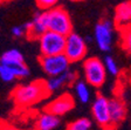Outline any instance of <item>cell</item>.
Instances as JSON below:
<instances>
[{
  "label": "cell",
  "mask_w": 131,
  "mask_h": 130,
  "mask_svg": "<svg viewBox=\"0 0 131 130\" xmlns=\"http://www.w3.org/2000/svg\"><path fill=\"white\" fill-rule=\"evenodd\" d=\"M49 94L50 93L47 89L46 81L35 80L15 87L12 92V100L16 108L26 109L48 97Z\"/></svg>",
  "instance_id": "obj_1"
},
{
  "label": "cell",
  "mask_w": 131,
  "mask_h": 130,
  "mask_svg": "<svg viewBox=\"0 0 131 130\" xmlns=\"http://www.w3.org/2000/svg\"><path fill=\"white\" fill-rule=\"evenodd\" d=\"M83 75H84L85 82L94 88H100L104 84L106 79V69L104 63L98 57L91 56L87 57L83 61Z\"/></svg>",
  "instance_id": "obj_2"
},
{
  "label": "cell",
  "mask_w": 131,
  "mask_h": 130,
  "mask_svg": "<svg viewBox=\"0 0 131 130\" xmlns=\"http://www.w3.org/2000/svg\"><path fill=\"white\" fill-rule=\"evenodd\" d=\"M38 41L41 56H53V55L64 54L67 36L48 31L43 35H41Z\"/></svg>",
  "instance_id": "obj_3"
},
{
  "label": "cell",
  "mask_w": 131,
  "mask_h": 130,
  "mask_svg": "<svg viewBox=\"0 0 131 130\" xmlns=\"http://www.w3.org/2000/svg\"><path fill=\"white\" fill-rule=\"evenodd\" d=\"M47 13H48L49 31L59 33L64 36H68L73 33V22L70 15L62 6H56Z\"/></svg>",
  "instance_id": "obj_4"
},
{
  "label": "cell",
  "mask_w": 131,
  "mask_h": 130,
  "mask_svg": "<svg viewBox=\"0 0 131 130\" xmlns=\"http://www.w3.org/2000/svg\"><path fill=\"white\" fill-rule=\"evenodd\" d=\"M39 62L42 71L46 73L48 77L60 76L70 69V61L67 59L64 54L53 55V56H41L39 57Z\"/></svg>",
  "instance_id": "obj_5"
},
{
  "label": "cell",
  "mask_w": 131,
  "mask_h": 130,
  "mask_svg": "<svg viewBox=\"0 0 131 130\" xmlns=\"http://www.w3.org/2000/svg\"><path fill=\"white\" fill-rule=\"evenodd\" d=\"M0 63L8 66L14 72L16 79H25L29 75V68L25 63L22 53L19 49H8L0 56Z\"/></svg>",
  "instance_id": "obj_6"
},
{
  "label": "cell",
  "mask_w": 131,
  "mask_h": 130,
  "mask_svg": "<svg viewBox=\"0 0 131 130\" xmlns=\"http://www.w3.org/2000/svg\"><path fill=\"white\" fill-rule=\"evenodd\" d=\"M87 52H88V46L84 38H82L80 34H77L75 32H73L71 34H69L67 36L64 55L70 61V63L82 61L87 55Z\"/></svg>",
  "instance_id": "obj_7"
},
{
  "label": "cell",
  "mask_w": 131,
  "mask_h": 130,
  "mask_svg": "<svg viewBox=\"0 0 131 130\" xmlns=\"http://www.w3.org/2000/svg\"><path fill=\"white\" fill-rule=\"evenodd\" d=\"M94 39L97 47L102 52H110L114 41V24L109 19L98 21L94 29Z\"/></svg>",
  "instance_id": "obj_8"
},
{
  "label": "cell",
  "mask_w": 131,
  "mask_h": 130,
  "mask_svg": "<svg viewBox=\"0 0 131 130\" xmlns=\"http://www.w3.org/2000/svg\"><path fill=\"white\" fill-rule=\"evenodd\" d=\"M91 114L98 127L103 129L112 128L109 110V98H106L102 94H97L94 98L91 104Z\"/></svg>",
  "instance_id": "obj_9"
},
{
  "label": "cell",
  "mask_w": 131,
  "mask_h": 130,
  "mask_svg": "<svg viewBox=\"0 0 131 130\" xmlns=\"http://www.w3.org/2000/svg\"><path fill=\"white\" fill-rule=\"evenodd\" d=\"M74 108H75L74 96L69 93H63V94L59 95L57 97H55L53 101H50L48 104H46L45 111L55 115L57 117H61L63 115L68 114Z\"/></svg>",
  "instance_id": "obj_10"
},
{
  "label": "cell",
  "mask_w": 131,
  "mask_h": 130,
  "mask_svg": "<svg viewBox=\"0 0 131 130\" xmlns=\"http://www.w3.org/2000/svg\"><path fill=\"white\" fill-rule=\"evenodd\" d=\"M24 27L27 31V36L32 40L40 38L46 32H48V13L39 11L30 21L25 22Z\"/></svg>",
  "instance_id": "obj_11"
},
{
  "label": "cell",
  "mask_w": 131,
  "mask_h": 130,
  "mask_svg": "<svg viewBox=\"0 0 131 130\" xmlns=\"http://www.w3.org/2000/svg\"><path fill=\"white\" fill-rule=\"evenodd\" d=\"M77 73L75 71L69 69L68 72H66L64 74L60 76H55V77H48V80H46V87L48 92L52 94L54 92L62 89L63 87L68 86L70 83H75L77 81Z\"/></svg>",
  "instance_id": "obj_12"
},
{
  "label": "cell",
  "mask_w": 131,
  "mask_h": 130,
  "mask_svg": "<svg viewBox=\"0 0 131 130\" xmlns=\"http://www.w3.org/2000/svg\"><path fill=\"white\" fill-rule=\"evenodd\" d=\"M109 110L112 127L121 124L126 116V107L121 98H109Z\"/></svg>",
  "instance_id": "obj_13"
},
{
  "label": "cell",
  "mask_w": 131,
  "mask_h": 130,
  "mask_svg": "<svg viewBox=\"0 0 131 130\" xmlns=\"http://www.w3.org/2000/svg\"><path fill=\"white\" fill-rule=\"evenodd\" d=\"M114 21L121 28L131 25V0L122 1L116 6Z\"/></svg>",
  "instance_id": "obj_14"
},
{
  "label": "cell",
  "mask_w": 131,
  "mask_h": 130,
  "mask_svg": "<svg viewBox=\"0 0 131 130\" xmlns=\"http://www.w3.org/2000/svg\"><path fill=\"white\" fill-rule=\"evenodd\" d=\"M61 123L60 117L43 111L36 117L35 130H55Z\"/></svg>",
  "instance_id": "obj_15"
},
{
  "label": "cell",
  "mask_w": 131,
  "mask_h": 130,
  "mask_svg": "<svg viewBox=\"0 0 131 130\" xmlns=\"http://www.w3.org/2000/svg\"><path fill=\"white\" fill-rule=\"evenodd\" d=\"M73 89L75 93L76 98L80 101L81 103H88L90 101L91 94H90V89H89V84L83 80H77L75 83L73 84Z\"/></svg>",
  "instance_id": "obj_16"
},
{
  "label": "cell",
  "mask_w": 131,
  "mask_h": 130,
  "mask_svg": "<svg viewBox=\"0 0 131 130\" xmlns=\"http://www.w3.org/2000/svg\"><path fill=\"white\" fill-rule=\"evenodd\" d=\"M66 130H93V122L88 117H81L69 123Z\"/></svg>",
  "instance_id": "obj_17"
},
{
  "label": "cell",
  "mask_w": 131,
  "mask_h": 130,
  "mask_svg": "<svg viewBox=\"0 0 131 130\" xmlns=\"http://www.w3.org/2000/svg\"><path fill=\"white\" fill-rule=\"evenodd\" d=\"M121 45L126 53L131 54V25L121 28Z\"/></svg>",
  "instance_id": "obj_18"
},
{
  "label": "cell",
  "mask_w": 131,
  "mask_h": 130,
  "mask_svg": "<svg viewBox=\"0 0 131 130\" xmlns=\"http://www.w3.org/2000/svg\"><path fill=\"white\" fill-rule=\"evenodd\" d=\"M104 67L106 69V73H109L112 76H117L119 74V67H118L116 60L111 56V55H106L103 60Z\"/></svg>",
  "instance_id": "obj_19"
},
{
  "label": "cell",
  "mask_w": 131,
  "mask_h": 130,
  "mask_svg": "<svg viewBox=\"0 0 131 130\" xmlns=\"http://www.w3.org/2000/svg\"><path fill=\"white\" fill-rule=\"evenodd\" d=\"M0 79L4 82H12L16 79V76L14 72L12 71V68L0 63Z\"/></svg>",
  "instance_id": "obj_20"
},
{
  "label": "cell",
  "mask_w": 131,
  "mask_h": 130,
  "mask_svg": "<svg viewBox=\"0 0 131 130\" xmlns=\"http://www.w3.org/2000/svg\"><path fill=\"white\" fill-rule=\"evenodd\" d=\"M35 4H36V7L39 8V11L48 12L56 7L57 1L56 0H38Z\"/></svg>",
  "instance_id": "obj_21"
},
{
  "label": "cell",
  "mask_w": 131,
  "mask_h": 130,
  "mask_svg": "<svg viewBox=\"0 0 131 130\" xmlns=\"http://www.w3.org/2000/svg\"><path fill=\"white\" fill-rule=\"evenodd\" d=\"M11 33L14 38H21L25 34H27V31L24 27V25H19V26H13L11 28Z\"/></svg>",
  "instance_id": "obj_22"
},
{
  "label": "cell",
  "mask_w": 131,
  "mask_h": 130,
  "mask_svg": "<svg viewBox=\"0 0 131 130\" xmlns=\"http://www.w3.org/2000/svg\"><path fill=\"white\" fill-rule=\"evenodd\" d=\"M0 130H20L12 123H8L6 121H0Z\"/></svg>",
  "instance_id": "obj_23"
}]
</instances>
